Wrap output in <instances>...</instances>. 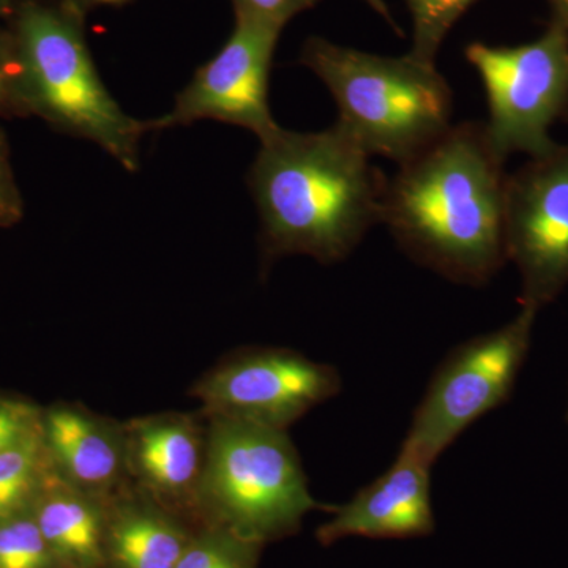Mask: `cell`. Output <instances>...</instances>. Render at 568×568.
I'll return each mask as SVG.
<instances>
[{"label":"cell","mask_w":568,"mask_h":568,"mask_svg":"<svg viewBox=\"0 0 568 568\" xmlns=\"http://www.w3.org/2000/svg\"><path fill=\"white\" fill-rule=\"evenodd\" d=\"M130 480L171 511L197 510L209 422L203 413H163L123 422Z\"/></svg>","instance_id":"11"},{"label":"cell","mask_w":568,"mask_h":568,"mask_svg":"<svg viewBox=\"0 0 568 568\" xmlns=\"http://www.w3.org/2000/svg\"><path fill=\"white\" fill-rule=\"evenodd\" d=\"M432 465L399 448L394 465L346 504L332 507V518L317 529L328 547L347 537L414 538L435 532Z\"/></svg>","instance_id":"12"},{"label":"cell","mask_w":568,"mask_h":568,"mask_svg":"<svg viewBox=\"0 0 568 568\" xmlns=\"http://www.w3.org/2000/svg\"><path fill=\"white\" fill-rule=\"evenodd\" d=\"M129 2H132V0H74V3L85 13H88V10L95 9V7L123 6V3Z\"/></svg>","instance_id":"26"},{"label":"cell","mask_w":568,"mask_h":568,"mask_svg":"<svg viewBox=\"0 0 568 568\" xmlns=\"http://www.w3.org/2000/svg\"><path fill=\"white\" fill-rule=\"evenodd\" d=\"M41 439L55 476L70 487L110 500L132 481L123 422L63 403L41 414Z\"/></svg>","instance_id":"13"},{"label":"cell","mask_w":568,"mask_h":568,"mask_svg":"<svg viewBox=\"0 0 568 568\" xmlns=\"http://www.w3.org/2000/svg\"><path fill=\"white\" fill-rule=\"evenodd\" d=\"M504 245L521 278V306L540 312L568 286V145L507 178Z\"/></svg>","instance_id":"9"},{"label":"cell","mask_w":568,"mask_h":568,"mask_svg":"<svg viewBox=\"0 0 568 568\" xmlns=\"http://www.w3.org/2000/svg\"><path fill=\"white\" fill-rule=\"evenodd\" d=\"M41 414L24 399L0 396V454L41 435Z\"/></svg>","instance_id":"21"},{"label":"cell","mask_w":568,"mask_h":568,"mask_svg":"<svg viewBox=\"0 0 568 568\" xmlns=\"http://www.w3.org/2000/svg\"><path fill=\"white\" fill-rule=\"evenodd\" d=\"M54 560L32 510L0 523V568H50Z\"/></svg>","instance_id":"19"},{"label":"cell","mask_w":568,"mask_h":568,"mask_svg":"<svg viewBox=\"0 0 568 568\" xmlns=\"http://www.w3.org/2000/svg\"><path fill=\"white\" fill-rule=\"evenodd\" d=\"M365 3H368L373 10L376 11L377 14L384 18L395 29L396 32L399 33V28L396 26L394 17H392L390 10H388L387 3L384 0H364Z\"/></svg>","instance_id":"25"},{"label":"cell","mask_w":568,"mask_h":568,"mask_svg":"<svg viewBox=\"0 0 568 568\" xmlns=\"http://www.w3.org/2000/svg\"><path fill=\"white\" fill-rule=\"evenodd\" d=\"M0 118H31L13 33L0 31Z\"/></svg>","instance_id":"20"},{"label":"cell","mask_w":568,"mask_h":568,"mask_svg":"<svg viewBox=\"0 0 568 568\" xmlns=\"http://www.w3.org/2000/svg\"><path fill=\"white\" fill-rule=\"evenodd\" d=\"M207 422L197 510L215 526L263 545L291 536L321 508L287 432L223 417Z\"/></svg>","instance_id":"5"},{"label":"cell","mask_w":568,"mask_h":568,"mask_svg":"<svg viewBox=\"0 0 568 568\" xmlns=\"http://www.w3.org/2000/svg\"><path fill=\"white\" fill-rule=\"evenodd\" d=\"M20 7L21 2L18 0H0V18L17 13Z\"/></svg>","instance_id":"27"},{"label":"cell","mask_w":568,"mask_h":568,"mask_svg":"<svg viewBox=\"0 0 568 568\" xmlns=\"http://www.w3.org/2000/svg\"><path fill=\"white\" fill-rule=\"evenodd\" d=\"M301 63L324 82L338 106V125L369 156L403 164L452 126L454 93L435 63L339 47L312 37Z\"/></svg>","instance_id":"3"},{"label":"cell","mask_w":568,"mask_h":568,"mask_svg":"<svg viewBox=\"0 0 568 568\" xmlns=\"http://www.w3.org/2000/svg\"><path fill=\"white\" fill-rule=\"evenodd\" d=\"M85 11L74 0H26L13 33L31 115L69 136L95 142L130 173L140 170L148 122L123 112L89 51Z\"/></svg>","instance_id":"4"},{"label":"cell","mask_w":568,"mask_h":568,"mask_svg":"<svg viewBox=\"0 0 568 568\" xmlns=\"http://www.w3.org/2000/svg\"><path fill=\"white\" fill-rule=\"evenodd\" d=\"M24 216V200L13 166L7 134L0 129V227H11Z\"/></svg>","instance_id":"23"},{"label":"cell","mask_w":568,"mask_h":568,"mask_svg":"<svg viewBox=\"0 0 568 568\" xmlns=\"http://www.w3.org/2000/svg\"><path fill=\"white\" fill-rule=\"evenodd\" d=\"M261 141L248 186L265 263L304 254L345 261L383 216L387 179L338 125L297 133L280 126Z\"/></svg>","instance_id":"2"},{"label":"cell","mask_w":568,"mask_h":568,"mask_svg":"<svg viewBox=\"0 0 568 568\" xmlns=\"http://www.w3.org/2000/svg\"><path fill=\"white\" fill-rule=\"evenodd\" d=\"M108 503L70 487L52 470L31 510L55 560L69 568L104 566Z\"/></svg>","instance_id":"15"},{"label":"cell","mask_w":568,"mask_h":568,"mask_svg":"<svg viewBox=\"0 0 568 568\" xmlns=\"http://www.w3.org/2000/svg\"><path fill=\"white\" fill-rule=\"evenodd\" d=\"M342 388L334 365L286 347H248L205 373L190 395L200 399L204 416L287 432Z\"/></svg>","instance_id":"8"},{"label":"cell","mask_w":568,"mask_h":568,"mask_svg":"<svg viewBox=\"0 0 568 568\" xmlns=\"http://www.w3.org/2000/svg\"><path fill=\"white\" fill-rule=\"evenodd\" d=\"M537 315L521 306L503 327L450 351L429 381L402 447L433 466L470 425L503 406L528 358Z\"/></svg>","instance_id":"6"},{"label":"cell","mask_w":568,"mask_h":568,"mask_svg":"<svg viewBox=\"0 0 568 568\" xmlns=\"http://www.w3.org/2000/svg\"><path fill=\"white\" fill-rule=\"evenodd\" d=\"M192 538L133 481L108 503L104 564L112 568H175Z\"/></svg>","instance_id":"14"},{"label":"cell","mask_w":568,"mask_h":568,"mask_svg":"<svg viewBox=\"0 0 568 568\" xmlns=\"http://www.w3.org/2000/svg\"><path fill=\"white\" fill-rule=\"evenodd\" d=\"M477 0H406L413 18V48L409 54L426 63H435L437 52L459 18Z\"/></svg>","instance_id":"17"},{"label":"cell","mask_w":568,"mask_h":568,"mask_svg":"<svg viewBox=\"0 0 568 568\" xmlns=\"http://www.w3.org/2000/svg\"><path fill=\"white\" fill-rule=\"evenodd\" d=\"M504 162L485 123L452 125L387 181L381 224L417 264L481 286L507 261Z\"/></svg>","instance_id":"1"},{"label":"cell","mask_w":568,"mask_h":568,"mask_svg":"<svg viewBox=\"0 0 568 568\" xmlns=\"http://www.w3.org/2000/svg\"><path fill=\"white\" fill-rule=\"evenodd\" d=\"M320 0H233L235 20L256 22L283 31L297 14L315 9Z\"/></svg>","instance_id":"22"},{"label":"cell","mask_w":568,"mask_h":568,"mask_svg":"<svg viewBox=\"0 0 568 568\" xmlns=\"http://www.w3.org/2000/svg\"><path fill=\"white\" fill-rule=\"evenodd\" d=\"M260 544L212 526L193 537L175 568H254Z\"/></svg>","instance_id":"18"},{"label":"cell","mask_w":568,"mask_h":568,"mask_svg":"<svg viewBox=\"0 0 568 568\" xmlns=\"http://www.w3.org/2000/svg\"><path fill=\"white\" fill-rule=\"evenodd\" d=\"M282 31L235 20L222 50L201 65L175 97L173 110L148 122L149 132L219 121L242 126L260 140L280 129L268 106V78Z\"/></svg>","instance_id":"10"},{"label":"cell","mask_w":568,"mask_h":568,"mask_svg":"<svg viewBox=\"0 0 568 568\" xmlns=\"http://www.w3.org/2000/svg\"><path fill=\"white\" fill-rule=\"evenodd\" d=\"M51 474L41 435L0 454V523L31 510Z\"/></svg>","instance_id":"16"},{"label":"cell","mask_w":568,"mask_h":568,"mask_svg":"<svg viewBox=\"0 0 568 568\" xmlns=\"http://www.w3.org/2000/svg\"><path fill=\"white\" fill-rule=\"evenodd\" d=\"M566 418H567V424H568V403H567V414H566Z\"/></svg>","instance_id":"28"},{"label":"cell","mask_w":568,"mask_h":568,"mask_svg":"<svg viewBox=\"0 0 568 568\" xmlns=\"http://www.w3.org/2000/svg\"><path fill=\"white\" fill-rule=\"evenodd\" d=\"M466 58L487 92L485 123L496 152L507 159L525 152L541 156L556 148L552 123L568 106V32L552 21L548 31L519 47L470 43Z\"/></svg>","instance_id":"7"},{"label":"cell","mask_w":568,"mask_h":568,"mask_svg":"<svg viewBox=\"0 0 568 568\" xmlns=\"http://www.w3.org/2000/svg\"><path fill=\"white\" fill-rule=\"evenodd\" d=\"M555 11V22L566 28L568 32V0H549Z\"/></svg>","instance_id":"24"}]
</instances>
